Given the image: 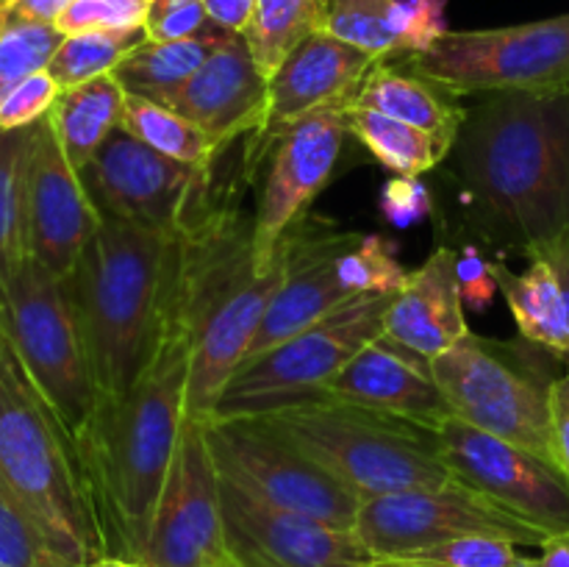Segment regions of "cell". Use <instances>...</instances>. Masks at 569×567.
Here are the masks:
<instances>
[{"mask_svg":"<svg viewBox=\"0 0 569 567\" xmlns=\"http://www.w3.org/2000/svg\"><path fill=\"white\" fill-rule=\"evenodd\" d=\"M192 348L172 320L144 376L120 398L100 400L87 448V472L103 526L106 554L142 561L156 506L181 428Z\"/></svg>","mask_w":569,"mask_h":567,"instance_id":"3957f363","label":"cell"},{"mask_svg":"<svg viewBox=\"0 0 569 567\" xmlns=\"http://www.w3.org/2000/svg\"><path fill=\"white\" fill-rule=\"evenodd\" d=\"M0 561L9 567H78L22 500L0 481Z\"/></svg>","mask_w":569,"mask_h":567,"instance_id":"e575fe53","label":"cell"},{"mask_svg":"<svg viewBox=\"0 0 569 567\" xmlns=\"http://www.w3.org/2000/svg\"><path fill=\"white\" fill-rule=\"evenodd\" d=\"M150 3L153 0H72L59 20V31H137L144 28Z\"/></svg>","mask_w":569,"mask_h":567,"instance_id":"f35d334b","label":"cell"},{"mask_svg":"<svg viewBox=\"0 0 569 567\" xmlns=\"http://www.w3.org/2000/svg\"><path fill=\"white\" fill-rule=\"evenodd\" d=\"M17 14L28 17V20L48 22V26H59L64 11L70 9L72 0H6Z\"/></svg>","mask_w":569,"mask_h":567,"instance_id":"7dc6e473","label":"cell"},{"mask_svg":"<svg viewBox=\"0 0 569 567\" xmlns=\"http://www.w3.org/2000/svg\"><path fill=\"white\" fill-rule=\"evenodd\" d=\"M89 567H148V565H142V561L117 559V556H106V559L94 561V565H89Z\"/></svg>","mask_w":569,"mask_h":567,"instance_id":"681fc988","label":"cell"},{"mask_svg":"<svg viewBox=\"0 0 569 567\" xmlns=\"http://www.w3.org/2000/svg\"><path fill=\"white\" fill-rule=\"evenodd\" d=\"M376 61L328 31H317L270 78L264 128L287 126L322 109H350Z\"/></svg>","mask_w":569,"mask_h":567,"instance_id":"7402d4cb","label":"cell"},{"mask_svg":"<svg viewBox=\"0 0 569 567\" xmlns=\"http://www.w3.org/2000/svg\"><path fill=\"white\" fill-rule=\"evenodd\" d=\"M356 239L359 233L309 226L306 220L292 228V233L287 237V276H283L272 304L267 306L264 320H261L242 361L256 359L272 345L315 326L337 306L350 300L337 278V259Z\"/></svg>","mask_w":569,"mask_h":567,"instance_id":"d6986e66","label":"cell"},{"mask_svg":"<svg viewBox=\"0 0 569 567\" xmlns=\"http://www.w3.org/2000/svg\"><path fill=\"white\" fill-rule=\"evenodd\" d=\"M395 0H326V31L372 59L398 56L392 28Z\"/></svg>","mask_w":569,"mask_h":567,"instance_id":"d590c367","label":"cell"},{"mask_svg":"<svg viewBox=\"0 0 569 567\" xmlns=\"http://www.w3.org/2000/svg\"><path fill=\"white\" fill-rule=\"evenodd\" d=\"M526 256H539V259L548 261L553 267L556 278H559V289H561V298H565V311H567V326H569V231L559 233V237L548 239V242H539V245H528L522 250ZM569 367V361H567Z\"/></svg>","mask_w":569,"mask_h":567,"instance_id":"f6af8a7d","label":"cell"},{"mask_svg":"<svg viewBox=\"0 0 569 567\" xmlns=\"http://www.w3.org/2000/svg\"><path fill=\"white\" fill-rule=\"evenodd\" d=\"M445 459L459 481L515 511L548 537L569 531V481L553 461L481 431L459 417L439 426Z\"/></svg>","mask_w":569,"mask_h":567,"instance_id":"2e32d148","label":"cell"},{"mask_svg":"<svg viewBox=\"0 0 569 567\" xmlns=\"http://www.w3.org/2000/svg\"><path fill=\"white\" fill-rule=\"evenodd\" d=\"M348 122L342 109H322L278 128H261L248 148L256 178L253 248L261 270L276 265L287 237L331 181L342 156Z\"/></svg>","mask_w":569,"mask_h":567,"instance_id":"8fae6325","label":"cell"},{"mask_svg":"<svg viewBox=\"0 0 569 567\" xmlns=\"http://www.w3.org/2000/svg\"><path fill=\"white\" fill-rule=\"evenodd\" d=\"M392 295H359L317 320L315 326L242 361L222 387L209 420L264 417L287 406L322 398L337 372L361 348L381 337Z\"/></svg>","mask_w":569,"mask_h":567,"instance_id":"9c48e42d","label":"cell"},{"mask_svg":"<svg viewBox=\"0 0 569 567\" xmlns=\"http://www.w3.org/2000/svg\"><path fill=\"white\" fill-rule=\"evenodd\" d=\"M78 176L100 217L164 237H181L189 217L214 189V167L161 156L126 128H117Z\"/></svg>","mask_w":569,"mask_h":567,"instance_id":"5bb4252c","label":"cell"},{"mask_svg":"<svg viewBox=\"0 0 569 567\" xmlns=\"http://www.w3.org/2000/svg\"><path fill=\"white\" fill-rule=\"evenodd\" d=\"M61 39L64 33L59 31V26L28 20L3 0L0 3V100L33 72L48 70Z\"/></svg>","mask_w":569,"mask_h":567,"instance_id":"d6a6232c","label":"cell"},{"mask_svg":"<svg viewBox=\"0 0 569 567\" xmlns=\"http://www.w3.org/2000/svg\"><path fill=\"white\" fill-rule=\"evenodd\" d=\"M0 481L22 500L61 554L89 567L106 559L103 526L81 456L44 406L0 331Z\"/></svg>","mask_w":569,"mask_h":567,"instance_id":"5b68a950","label":"cell"},{"mask_svg":"<svg viewBox=\"0 0 569 567\" xmlns=\"http://www.w3.org/2000/svg\"><path fill=\"white\" fill-rule=\"evenodd\" d=\"M456 250L442 245L409 272V281L392 295L383 315V342L420 361H431L470 337L465 300L456 281Z\"/></svg>","mask_w":569,"mask_h":567,"instance_id":"44dd1931","label":"cell"},{"mask_svg":"<svg viewBox=\"0 0 569 567\" xmlns=\"http://www.w3.org/2000/svg\"><path fill=\"white\" fill-rule=\"evenodd\" d=\"M217 28L209 20L203 0H153L144 20V37L150 42H181Z\"/></svg>","mask_w":569,"mask_h":567,"instance_id":"ab89813d","label":"cell"},{"mask_svg":"<svg viewBox=\"0 0 569 567\" xmlns=\"http://www.w3.org/2000/svg\"><path fill=\"white\" fill-rule=\"evenodd\" d=\"M353 106L372 109L392 120L428 131L453 148L467 120V106L456 92L431 81L406 61V56L378 59L367 72Z\"/></svg>","mask_w":569,"mask_h":567,"instance_id":"cb8c5ba5","label":"cell"},{"mask_svg":"<svg viewBox=\"0 0 569 567\" xmlns=\"http://www.w3.org/2000/svg\"><path fill=\"white\" fill-rule=\"evenodd\" d=\"M0 331L87 467L100 392L64 278L28 259L0 311Z\"/></svg>","mask_w":569,"mask_h":567,"instance_id":"ba28073f","label":"cell"},{"mask_svg":"<svg viewBox=\"0 0 569 567\" xmlns=\"http://www.w3.org/2000/svg\"><path fill=\"white\" fill-rule=\"evenodd\" d=\"M372 567H426V565H415V561H398V559H378Z\"/></svg>","mask_w":569,"mask_h":567,"instance_id":"f907efd6","label":"cell"},{"mask_svg":"<svg viewBox=\"0 0 569 567\" xmlns=\"http://www.w3.org/2000/svg\"><path fill=\"white\" fill-rule=\"evenodd\" d=\"M222 567H239V565H237V561H233V559H228L226 565H222Z\"/></svg>","mask_w":569,"mask_h":567,"instance_id":"816d5d0a","label":"cell"},{"mask_svg":"<svg viewBox=\"0 0 569 567\" xmlns=\"http://www.w3.org/2000/svg\"><path fill=\"white\" fill-rule=\"evenodd\" d=\"M283 276L287 248L276 265L261 270L253 248V215L239 206L237 195L220 192L214 183L178 237L172 320L192 348L187 420H209Z\"/></svg>","mask_w":569,"mask_h":567,"instance_id":"7a4b0ae2","label":"cell"},{"mask_svg":"<svg viewBox=\"0 0 569 567\" xmlns=\"http://www.w3.org/2000/svg\"><path fill=\"white\" fill-rule=\"evenodd\" d=\"M203 426L217 470L239 489L328 526H356L359 495L267 417L206 420Z\"/></svg>","mask_w":569,"mask_h":567,"instance_id":"30bf717a","label":"cell"},{"mask_svg":"<svg viewBox=\"0 0 569 567\" xmlns=\"http://www.w3.org/2000/svg\"><path fill=\"white\" fill-rule=\"evenodd\" d=\"M220 504L228 556L239 567H372L378 561L353 528L276 509L222 476Z\"/></svg>","mask_w":569,"mask_h":567,"instance_id":"e0dca14e","label":"cell"},{"mask_svg":"<svg viewBox=\"0 0 569 567\" xmlns=\"http://www.w3.org/2000/svg\"><path fill=\"white\" fill-rule=\"evenodd\" d=\"M226 37L228 31L211 28L203 37L181 39V42H150V39H144L117 64L114 78L128 94L172 106L183 83L200 70V64L214 53V48Z\"/></svg>","mask_w":569,"mask_h":567,"instance_id":"4316f807","label":"cell"},{"mask_svg":"<svg viewBox=\"0 0 569 567\" xmlns=\"http://www.w3.org/2000/svg\"><path fill=\"white\" fill-rule=\"evenodd\" d=\"M322 395L431 428H439L453 417L428 361L392 348L381 337L361 348Z\"/></svg>","mask_w":569,"mask_h":567,"instance_id":"603a6c76","label":"cell"},{"mask_svg":"<svg viewBox=\"0 0 569 567\" xmlns=\"http://www.w3.org/2000/svg\"><path fill=\"white\" fill-rule=\"evenodd\" d=\"M456 281H459L461 300L465 309L483 311L495 300V292H500L498 281H495L492 261L481 256L476 245H467L459 256H456Z\"/></svg>","mask_w":569,"mask_h":567,"instance_id":"7bdbcfd3","label":"cell"},{"mask_svg":"<svg viewBox=\"0 0 569 567\" xmlns=\"http://www.w3.org/2000/svg\"><path fill=\"white\" fill-rule=\"evenodd\" d=\"M533 567H569V531L545 539L539 556H533Z\"/></svg>","mask_w":569,"mask_h":567,"instance_id":"c3c4849f","label":"cell"},{"mask_svg":"<svg viewBox=\"0 0 569 567\" xmlns=\"http://www.w3.org/2000/svg\"><path fill=\"white\" fill-rule=\"evenodd\" d=\"M317 31H326V0H256L242 37L261 76L270 81Z\"/></svg>","mask_w":569,"mask_h":567,"instance_id":"f1b7e54d","label":"cell"},{"mask_svg":"<svg viewBox=\"0 0 569 567\" xmlns=\"http://www.w3.org/2000/svg\"><path fill=\"white\" fill-rule=\"evenodd\" d=\"M81 176L61 150L50 117L31 126L26 161V242L28 259L67 278L100 226Z\"/></svg>","mask_w":569,"mask_h":567,"instance_id":"ac0fdd59","label":"cell"},{"mask_svg":"<svg viewBox=\"0 0 569 567\" xmlns=\"http://www.w3.org/2000/svg\"><path fill=\"white\" fill-rule=\"evenodd\" d=\"M492 272L511 315H515L517 334L528 342L550 350L567 367L569 326L553 267L539 256H528V267L522 272H515L503 261H492Z\"/></svg>","mask_w":569,"mask_h":567,"instance_id":"d4e9b609","label":"cell"},{"mask_svg":"<svg viewBox=\"0 0 569 567\" xmlns=\"http://www.w3.org/2000/svg\"><path fill=\"white\" fill-rule=\"evenodd\" d=\"M345 122H348V133H353L370 150L372 159L392 170L395 176L420 178L422 172L442 165L453 150L428 131L406 126L372 109H361V106L345 109Z\"/></svg>","mask_w":569,"mask_h":567,"instance_id":"83f0119b","label":"cell"},{"mask_svg":"<svg viewBox=\"0 0 569 567\" xmlns=\"http://www.w3.org/2000/svg\"><path fill=\"white\" fill-rule=\"evenodd\" d=\"M31 126L0 128V311L17 272L28 261L26 242V161Z\"/></svg>","mask_w":569,"mask_h":567,"instance_id":"f546056e","label":"cell"},{"mask_svg":"<svg viewBox=\"0 0 569 567\" xmlns=\"http://www.w3.org/2000/svg\"><path fill=\"white\" fill-rule=\"evenodd\" d=\"M378 211L395 228H411L433 215L431 189L415 176H392L378 195Z\"/></svg>","mask_w":569,"mask_h":567,"instance_id":"b9f144b4","label":"cell"},{"mask_svg":"<svg viewBox=\"0 0 569 567\" xmlns=\"http://www.w3.org/2000/svg\"><path fill=\"white\" fill-rule=\"evenodd\" d=\"M448 0H395L392 28L398 56H420L431 50L448 28Z\"/></svg>","mask_w":569,"mask_h":567,"instance_id":"74e56055","label":"cell"},{"mask_svg":"<svg viewBox=\"0 0 569 567\" xmlns=\"http://www.w3.org/2000/svg\"><path fill=\"white\" fill-rule=\"evenodd\" d=\"M303 445L361 500L450 481L439 428L337 398L306 400L264 415Z\"/></svg>","mask_w":569,"mask_h":567,"instance_id":"8992f818","label":"cell"},{"mask_svg":"<svg viewBox=\"0 0 569 567\" xmlns=\"http://www.w3.org/2000/svg\"><path fill=\"white\" fill-rule=\"evenodd\" d=\"M550 428H553V456L569 481V367L559 372L550 389Z\"/></svg>","mask_w":569,"mask_h":567,"instance_id":"ee69618b","label":"cell"},{"mask_svg":"<svg viewBox=\"0 0 569 567\" xmlns=\"http://www.w3.org/2000/svg\"><path fill=\"white\" fill-rule=\"evenodd\" d=\"M267 100L270 81L256 67L248 42L242 33H228L200 70L183 83L170 109L181 111L187 120L228 148L244 133L253 137L264 128Z\"/></svg>","mask_w":569,"mask_h":567,"instance_id":"ffe728a7","label":"cell"},{"mask_svg":"<svg viewBox=\"0 0 569 567\" xmlns=\"http://www.w3.org/2000/svg\"><path fill=\"white\" fill-rule=\"evenodd\" d=\"M550 350L528 339L470 334L428 361L450 415L553 461L550 389L559 376ZM559 467V465H556Z\"/></svg>","mask_w":569,"mask_h":567,"instance_id":"52a82bcc","label":"cell"},{"mask_svg":"<svg viewBox=\"0 0 569 567\" xmlns=\"http://www.w3.org/2000/svg\"><path fill=\"white\" fill-rule=\"evenodd\" d=\"M61 87L53 81L48 70L33 72L22 83H17L3 100H0V128L14 131V128H28L50 115Z\"/></svg>","mask_w":569,"mask_h":567,"instance_id":"60d3db41","label":"cell"},{"mask_svg":"<svg viewBox=\"0 0 569 567\" xmlns=\"http://www.w3.org/2000/svg\"><path fill=\"white\" fill-rule=\"evenodd\" d=\"M0 567H9V565H6V561H0Z\"/></svg>","mask_w":569,"mask_h":567,"instance_id":"f5cc1de1","label":"cell"},{"mask_svg":"<svg viewBox=\"0 0 569 567\" xmlns=\"http://www.w3.org/2000/svg\"><path fill=\"white\" fill-rule=\"evenodd\" d=\"M178 237L103 217L64 278L100 400L126 395L172 326Z\"/></svg>","mask_w":569,"mask_h":567,"instance_id":"277c9868","label":"cell"},{"mask_svg":"<svg viewBox=\"0 0 569 567\" xmlns=\"http://www.w3.org/2000/svg\"><path fill=\"white\" fill-rule=\"evenodd\" d=\"M353 531L376 559H406L417 550L461 537H498L520 548H539L548 539L542 528L456 476L439 487L361 500Z\"/></svg>","mask_w":569,"mask_h":567,"instance_id":"4fadbf2b","label":"cell"},{"mask_svg":"<svg viewBox=\"0 0 569 567\" xmlns=\"http://www.w3.org/2000/svg\"><path fill=\"white\" fill-rule=\"evenodd\" d=\"M209 20L228 33H242L253 17L256 0H203Z\"/></svg>","mask_w":569,"mask_h":567,"instance_id":"bcb514c9","label":"cell"},{"mask_svg":"<svg viewBox=\"0 0 569 567\" xmlns=\"http://www.w3.org/2000/svg\"><path fill=\"white\" fill-rule=\"evenodd\" d=\"M120 128H126L131 137H137L148 148L159 150L161 156H170V159L183 161V165L214 167V161L226 150V145L209 137L203 128L187 120L181 111L156 103V100L139 98V94L126 92Z\"/></svg>","mask_w":569,"mask_h":567,"instance_id":"4dcf8cb0","label":"cell"},{"mask_svg":"<svg viewBox=\"0 0 569 567\" xmlns=\"http://www.w3.org/2000/svg\"><path fill=\"white\" fill-rule=\"evenodd\" d=\"M122 106H126V89L120 87L114 72L61 89L48 117L61 150L78 172L92 161L100 145L120 128Z\"/></svg>","mask_w":569,"mask_h":567,"instance_id":"484cf974","label":"cell"},{"mask_svg":"<svg viewBox=\"0 0 569 567\" xmlns=\"http://www.w3.org/2000/svg\"><path fill=\"white\" fill-rule=\"evenodd\" d=\"M476 98L448 159L481 226L520 250L569 231V89Z\"/></svg>","mask_w":569,"mask_h":567,"instance_id":"6da1fadb","label":"cell"},{"mask_svg":"<svg viewBox=\"0 0 569 567\" xmlns=\"http://www.w3.org/2000/svg\"><path fill=\"white\" fill-rule=\"evenodd\" d=\"M337 278L350 298L395 295L409 281V270L398 261L392 239L381 233H359V239L337 259Z\"/></svg>","mask_w":569,"mask_h":567,"instance_id":"836d02e7","label":"cell"},{"mask_svg":"<svg viewBox=\"0 0 569 567\" xmlns=\"http://www.w3.org/2000/svg\"><path fill=\"white\" fill-rule=\"evenodd\" d=\"M0 3H3V0H0Z\"/></svg>","mask_w":569,"mask_h":567,"instance_id":"db71d44e","label":"cell"},{"mask_svg":"<svg viewBox=\"0 0 569 567\" xmlns=\"http://www.w3.org/2000/svg\"><path fill=\"white\" fill-rule=\"evenodd\" d=\"M398 561H415L426 567H533V556L520 554V545L498 537L450 539Z\"/></svg>","mask_w":569,"mask_h":567,"instance_id":"8d00e7d4","label":"cell"},{"mask_svg":"<svg viewBox=\"0 0 569 567\" xmlns=\"http://www.w3.org/2000/svg\"><path fill=\"white\" fill-rule=\"evenodd\" d=\"M228 559L220 472L206 439V426L187 420L156 506L142 565L222 567Z\"/></svg>","mask_w":569,"mask_h":567,"instance_id":"9a60e30c","label":"cell"},{"mask_svg":"<svg viewBox=\"0 0 569 567\" xmlns=\"http://www.w3.org/2000/svg\"><path fill=\"white\" fill-rule=\"evenodd\" d=\"M417 72L459 98L569 89V14L483 31H448L431 50L406 56Z\"/></svg>","mask_w":569,"mask_h":567,"instance_id":"7c38bea8","label":"cell"},{"mask_svg":"<svg viewBox=\"0 0 569 567\" xmlns=\"http://www.w3.org/2000/svg\"><path fill=\"white\" fill-rule=\"evenodd\" d=\"M144 39H148L144 28H137V31L64 33L53 59H50L48 72L61 89L78 87V83L114 72L117 64Z\"/></svg>","mask_w":569,"mask_h":567,"instance_id":"1f68e13d","label":"cell"}]
</instances>
